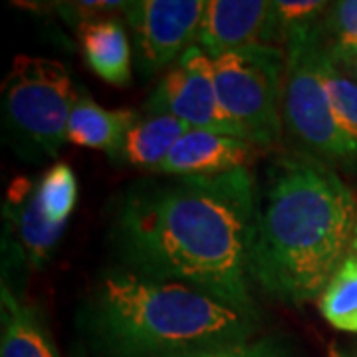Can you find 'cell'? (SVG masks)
<instances>
[{"instance_id":"cell-1","label":"cell","mask_w":357,"mask_h":357,"mask_svg":"<svg viewBox=\"0 0 357 357\" xmlns=\"http://www.w3.org/2000/svg\"><path fill=\"white\" fill-rule=\"evenodd\" d=\"M256 213L258 189L248 169L141 181L119 197L109 241L123 270L177 282L258 314L252 296Z\"/></svg>"},{"instance_id":"cell-2","label":"cell","mask_w":357,"mask_h":357,"mask_svg":"<svg viewBox=\"0 0 357 357\" xmlns=\"http://www.w3.org/2000/svg\"><path fill=\"white\" fill-rule=\"evenodd\" d=\"M357 241L354 192L314 155L276 157L258 199L252 278L288 304L318 300Z\"/></svg>"},{"instance_id":"cell-3","label":"cell","mask_w":357,"mask_h":357,"mask_svg":"<svg viewBox=\"0 0 357 357\" xmlns=\"http://www.w3.org/2000/svg\"><path fill=\"white\" fill-rule=\"evenodd\" d=\"M77 328L100 357H185L255 340L260 316L177 282L114 268L86 296Z\"/></svg>"},{"instance_id":"cell-4","label":"cell","mask_w":357,"mask_h":357,"mask_svg":"<svg viewBox=\"0 0 357 357\" xmlns=\"http://www.w3.org/2000/svg\"><path fill=\"white\" fill-rule=\"evenodd\" d=\"M74 98V82L62 62L16 56L2 84V114L10 137L24 153L56 159L68 141Z\"/></svg>"},{"instance_id":"cell-5","label":"cell","mask_w":357,"mask_h":357,"mask_svg":"<svg viewBox=\"0 0 357 357\" xmlns=\"http://www.w3.org/2000/svg\"><path fill=\"white\" fill-rule=\"evenodd\" d=\"M286 76L282 117L286 128L314 157L321 161H357L349 141L340 131L326 88V68L332 48L321 40V30L292 36L284 44Z\"/></svg>"},{"instance_id":"cell-6","label":"cell","mask_w":357,"mask_h":357,"mask_svg":"<svg viewBox=\"0 0 357 357\" xmlns=\"http://www.w3.org/2000/svg\"><path fill=\"white\" fill-rule=\"evenodd\" d=\"M220 105L246 141L274 145L282 131L286 50L250 46L213 58Z\"/></svg>"},{"instance_id":"cell-7","label":"cell","mask_w":357,"mask_h":357,"mask_svg":"<svg viewBox=\"0 0 357 357\" xmlns=\"http://www.w3.org/2000/svg\"><path fill=\"white\" fill-rule=\"evenodd\" d=\"M145 114L173 115L191 129L244 139L241 129L230 121L220 105L215 62L199 44L191 46L163 74L145 103Z\"/></svg>"},{"instance_id":"cell-8","label":"cell","mask_w":357,"mask_h":357,"mask_svg":"<svg viewBox=\"0 0 357 357\" xmlns=\"http://www.w3.org/2000/svg\"><path fill=\"white\" fill-rule=\"evenodd\" d=\"M204 0H135L129 2L123 22L133 36L135 62L141 74L169 70L197 44Z\"/></svg>"},{"instance_id":"cell-9","label":"cell","mask_w":357,"mask_h":357,"mask_svg":"<svg viewBox=\"0 0 357 357\" xmlns=\"http://www.w3.org/2000/svg\"><path fill=\"white\" fill-rule=\"evenodd\" d=\"M197 44L211 58L250 46H278L268 0H208Z\"/></svg>"},{"instance_id":"cell-10","label":"cell","mask_w":357,"mask_h":357,"mask_svg":"<svg viewBox=\"0 0 357 357\" xmlns=\"http://www.w3.org/2000/svg\"><path fill=\"white\" fill-rule=\"evenodd\" d=\"M252 141L204 129H189L157 171L165 177H208L248 169L258 155Z\"/></svg>"},{"instance_id":"cell-11","label":"cell","mask_w":357,"mask_h":357,"mask_svg":"<svg viewBox=\"0 0 357 357\" xmlns=\"http://www.w3.org/2000/svg\"><path fill=\"white\" fill-rule=\"evenodd\" d=\"M4 218L8 234L26 266L40 268L64 234V225H56L46 217L38 197V181L16 178L8 187Z\"/></svg>"},{"instance_id":"cell-12","label":"cell","mask_w":357,"mask_h":357,"mask_svg":"<svg viewBox=\"0 0 357 357\" xmlns=\"http://www.w3.org/2000/svg\"><path fill=\"white\" fill-rule=\"evenodd\" d=\"M0 357H60L42 314L6 278L0 288Z\"/></svg>"},{"instance_id":"cell-13","label":"cell","mask_w":357,"mask_h":357,"mask_svg":"<svg viewBox=\"0 0 357 357\" xmlns=\"http://www.w3.org/2000/svg\"><path fill=\"white\" fill-rule=\"evenodd\" d=\"M139 114L133 109H105L86 91H76L68 119V141L77 147L105 151L112 159L119 151Z\"/></svg>"},{"instance_id":"cell-14","label":"cell","mask_w":357,"mask_h":357,"mask_svg":"<svg viewBox=\"0 0 357 357\" xmlns=\"http://www.w3.org/2000/svg\"><path fill=\"white\" fill-rule=\"evenodd\" d=\"M79 46L89 70L96 76L126 86L131 79V46L126 22L107 16L79 24Z\"/></svg>"},{"instance_id":"cell-15","label":"cell","mask_w":357,"mask_h":357,"mask_svg":"<svg viewBox=\"0 0 357 357\" xmlns=\"http://www.w3.org/2000/svg\"><path fill=\"white\" fill-rule=\"evenodd\" d=\"M189 126L167 114H145L137 117L121 143L115 161L141 171L157 173L167 161L177 141L189 131Z\"/></svg>"},{"instance_id":"cell-16","label":"cell","mask_w":357,"mask_h":357,"mask_svg":"<svg viewBox=\"0 0 357 357\" xmlns=\"http://www.w3.org/2000/svg\"><path fill=\"white\" fill-rule=\"evenodd\" d=\"M318 307L335 330L357 333V241L324 288Z\"/></svg>"},{"instance_id":"cell-17","label":"cell","mask_w":357,"mask_h":357,"mask_svg":"<svg viewBox=\"0 0 357 357\" xmlns=\"http://www.w3.org/2000/svg\"><path fill=\"white\" fill-rule=\"evenodd\" d=\"M38 197L46 217L56 225H68L77 201V181L74 169L58 161L38 178Z\"/></svg>"},{"instance_id":"cell-18","label":"cell","mask_w":357,"mask_h":357,"mask_svg":"<svg viewBox=\"0 0 357 357\" xmlns=\"http://www.w3.org/2000/svg\"><path fill=\"white\" fill-rule=\"evenodd\" d=\"M326 88L335 123L357 155V82L340 72L333 54L326 68Z\"/></svg>"},{"instance_id":"cell-19","label":"cell","mask_w":357,"mask_h":357,"mask_svg":"<svg viewBox=\"0 0 357 357\" xmlns=\"http://www.w3.org/2000/svg\"><path fill=\"white\" fill-rule=\"evenodd\" d=\"M326 8L328 4L321 0H272L274 26L280 48L292 36L314 30Z\"/></svg>"},{"instance_id":"cell-20","label":"cell","mask_w":357,"mask_h":357,"mask_svg":"<svg viewBox=\"0 0 357 357\" xmlns=\"http://www.w3.org/2000/svg\"><path fill=\"white\" fill-rule=\"evenodd\" d=\"M330 24L333 32V58L351 62L357 56V0L335 2Z\"/></svg>"},{"instance_id":"cell-21","label":"cell","mask_w":357,"mask_h":357,"mask_svg":"<svg viewBox=\"0 0 357 357\" xmlns=\"http://www.w3.org/2000/svg\"><path fill=\"white\" fill-rule=\"evenodd\" d=\"M185 357H294V347L290 342L282 340L278 335H264L244 344L227 345V347L199 351Z\"/></svg>"},{"instance_id":"cell-22","label":"cell","mask_w":357,"mask_h":357,"mask_svg":"<svg viewBox=\"0 0 357 357\" xmlns=\"http://www.w3.org/2000/svg\"><path fill=\"white\" fill-rule=\"evenodd\" d=\"M330 357H357V356L356 354H349V351H345V349H340V347L332 345V347H330Z\"/></svg>"},{"instance_id":"cell-23","label":"cell","mask_w":357,"mask_h":357,"mask_svg":"<svg viewBox=\"0 0 357 357\" xmlns=\"http://www.w3.org/2000/svg\"><path fill=\"white\" fill-rule=\"evenodd\" d=\"M351 62H354V66H356V74H357V56L354 58V60H351Z\"/></svg>"}]
</instances>
